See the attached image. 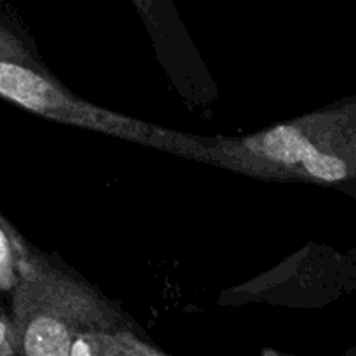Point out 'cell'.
<instances>
[{"instance_id": "1", "label": "cell", "mask_w": 356, "mask_h": 356, "mask_svg": "<svg viewBox=\"0 0 356 356\" xmlns=\"http://www.w3.org/2000/svg\"><path fill=\"white\" fill-rule=\"evenodd\" d=\"M9 336L13 355H160L132 322L79 275L26 243L17 252Z\"/></svg>"}, {"instance_id": "2", "label": "cell", "mask_w": 356, "mask_h": 356, "mask_svg": "<svg viewBox=\"0 0 356 356\" xmlns=\"http://www.w3.org/2000/svg\"><path fill=\"white\" fill-rule=\"evenodd\" d=\"M181 156L263 179L341 183L355 176L356 108H327L245 138L188 136Z\"/></svg>"}, {"instance_id": "3", "label": "cell", "mask_w": 356, "mask_h": 356, "mask_svg": "<svg viewBox=\"0 0 356 356\" xmlns=\"http://www.w3.org/2000/svg\"><path fill=\"white\" fill-rule=\"evenodd\" d=\"M0 97L49 120L90 129L179 155L188 136L90 104L66 90L35 61L0 59Z\"/></svg>"}, {"instance_id": "4", "label": "cell", "mask_w": 356, "mask_h": 356, "mask_svg": "<svg viewBox=\"0 0 356 356\" xmlns=\"http://www.w3.org/2000/svg\"><path fill=\"white\" fill-rule=\"evenodd\" d=\"M24 242L0 216V291L10 292L17 280V252Z\"/></svg>"}, {"instance_id": "5", "label": "cell", "mask_w": 356, "mask_h": 356, "mask_svg": "<svg viewBox=\"0 0 356 356\" xmlns=\"http://www.w3.org/2000/svg\"><path fill=\"white\" fill-rule=\"evenodd\" d=\"M13 355L10 348V336H9V323L0 318V356Z\"/></svg>"}, {"instance_id": "6", "label": "cell", "mask_w": 356, "mask_h": 356, "mask_svg": "<svg viewBox=\"0 0 356 356\" xmlns=\"http://www.w3.org/2000/svg\"><path fill=\"white\" fill-rule=\"evenodd\" d=\"M136 3V7L139 9V13L145 16V19H152L153 9H155L156 0H132Z\"/></svg>"}]
</instances>
